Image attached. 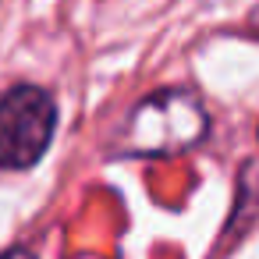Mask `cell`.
<instances>
[{
	"mask_svg": "<svg viewBox=\"0 0 259 259\" xmlns=\"http://www.w3.org/2000/svg\"><path fill=\"white\" fill-rule=\"evenodd\" d=\"M209 132V114L192 89H160L142 100L124 128V149L142 156H174L199 146Z\"/></svg>",
	"mask_w": 259,
	"mask_h": 259,
	"instance_id": "cell-1",
	"label": "cell"
},
{
	"mask_svg": "<svg viewBox=\"0 0 259 259\" xmlns=\"http://www.w3.org/2000/svg\"><path fill=\"white\" fill-rule=\"evenodd\" d=\"M0 259H36V252H32V248H25V245H18V248H11V252H4Z\"/></svg>",
	"mask_w": 259,
	"mask_h": 259,
	"instance_id": "cell-3",
	"label": "cell"
},
{
	"mask_svg": "<svg viewBox=\"0 0 259 259\" xmlns=\"http://www.w3.org/2000/svg\"><path fill=\"white\" fill-rule=\"evenodd\" d=\"M57 103L39 85H15L0 96V167L29 170L50 149Z\"/></svg>",
	"mask_w": 259,
	"mask_h": 259,
	"instance_id": "cell-2",
	"label": "cell"
}]
</instances>
